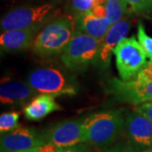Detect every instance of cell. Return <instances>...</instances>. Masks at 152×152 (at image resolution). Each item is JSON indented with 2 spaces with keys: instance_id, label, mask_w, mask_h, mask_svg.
<instances>
[{
  "instance_id": "6da1fadb",
  "label": "cell",
  "mask_w": 152,
  "mask_h": 152,
  "mask_svg": "<svg viewBox=\"0 0 152 152\" xmlns=\"http://www.w3.org/2000/svg\"><path fill=\"white\" fill-rule=\"evenodd\" d=\"M124 123L120 110L91 114L84 118V143L100 149L107 148L124 131Z\"/></svg>"
},
{
  "instance_id": "7a4b0ae2",
  "label": "cell",
  "mask_w": 152,
  "mask_h": 152,
  "mask_svg": "<svg viewBox=\"0 0 152 152\" xmlns=\"http://www.w3.org/2000/svg\"><path fill=\"white\" fill-rule=\"evenodd\" d=\"M75 31V22L71 17L58 18L37 35L32 42L33 50L43 56L63 53Z\"/></svg>"
},
{
  "instance_id": "3957f363",
  "label": "cell",
  "mask_w": 152,
  "mask_h": 152,
  "mask_svg": "<svg viewBox=\"0 0 152 152\" xmlns=\"http://www.w3.org/2000/svg\"><path fill=\"white\" fill-rule=\"evenodd\" d=\"M104 39H96L75 31L62 53L61 60L69 70L80 72L99 58Z\"/></svg>"
},
{
  "instance_id": "277c9868",
  "label": "cell",
  "mask_w": 152,
  "mask_h": 152,
  "mask_svg": "<svg viewBox=\"0 0 152 152\" xmlns=\"http://www.w3.org/2000/svg\"><path fill=\"white\" fill-rule=\"evenodd\" d=\"M27 83L37 93L54 96H74L77 93L76 85L62 71L54 68H42L32 71Z\"/></svg>"
},
{
  "instance_id": "5b68a950",
  "label": "cell",
  "mask_w": 152,
  "mask_h": 152,
  "mask_svg": "<svg viewBox=\"0 0 152 152\" xmlns=\"http://www.w3.org/2000/svg\"><path fill=\"white\" fill-rule=\"evenodd\" d=\"M113 54L120 78L129 80L144 69L147 63V56L134 36L124 38L115 48Z\"/></svg>"
},
{
  "instance_id": "8992f818",
  "label": "cell",
  "mask_w": 152,
  "mask_h": 152,
  "mask_svg": "<svg viewBox=\"0 0 152 152\" xmlns=\"http://www.w3.org/2000/svg\"><path fill=\"white\" fill-rule=\"evenodd\" d=\"M107 91L118 100L133 105L152 102V80L139 72L129 80L113 78L107 82Z\"/></svg>"
},
{
  "instance_id": "52a82bcc",
  "label": "cell",
  "mask_w": 152,
  "mask_h": 152,
  "mask_svg": "<svg viewBox=\"0 0 152 152\" xmlns=\"http://www.w3.org/2000/svg\"><path fill=\"white\" fill-rule=\"evenodd\" d=\"M53 6L45 4L31 7L18 8L9 12L1 20V30H23L40 28L47 20L53 15Z\"/></svg>"
},
{
  "instance_id": "ba28073f",
  "label": "cell",
  "mask_w": 152,
  "mask_h": 152,
  "mask_svg": "<svg viewBox=\"0 0 152 152\" xmlns=\"http://www.w3.org/2000/svg\"><path fill=\"white\" fill-rule=\"evenodd\" d=\"M84 118L64 120L42 132L46 143L60 148L74 146L84 143Z\"/></svg>"
},
{
  "instance_id": "9c48e42d",
  "label": "cell",
  "mask_w": 152,
  "mask_h": 152,
  "mask_svg": "<svg viewBox=\"0 0 152 152\" xmlns=\"http://www.w3.org/2000/svg\"><path fill=\"white\" fill-rule=\"evenodd\" d=\"M124 131L128 142L137 151L152 149V122L143 114L135 111L129 114Z\"/></svg>"
},
{
  "instance_id": "30bf717a",
  "label": "cell",
  "mask_w": 152,
  "mask_h": 152,
  "mask_svg": "<svg viewBox=\"0 0 152 152\" xmlns=\"http://www.w3.org/2000/svg\"><path fill=\"white\" fill-rule=\"evenodd\" d=\"M47 144L42 132L31 128H18L1 134V152H14L35 149Z\"/></svg>"
},
{
  "instance_id": "8fae6325",
  "label": "cell",
  "mask_w": 152,
  "mask_h": 152,
  "mask_svg": "<svg viewBox=\"0 0 152 152\" xmlns=\"http://www.w3.org/2000/svg\"><path fill=\"white\" fill-rule=\"evenodd\" d=\"M37 93L28 83L4 78L1 80L0 101L3 105L25 103Z\"/></svg>"
},
{
  "instance_id": "7c38bea8",
  "label": "cell",
  "mask_w": 152,
  "mask_h": 152,
  "mask_svg": "<svg viewBox=\"0 0 152 152\" xmlns=\"http://www.w3.org/2000/svg\"><path fill=\"white\" fill-rule=\"evenodd\" d=\"M130 24L128 19L123 18L121 20L112 25L104 38L103 45L100 53L99 59L102 61L104 68H107L111 63V56L115 48L122 40L128 36Z\"/></svg>"
},
{
  "instance_id": "4fadbf2b",
  "label": "cell",
  "mask_w": 152,
  "mask_h": 152,
  "mask_svg": "<svg viewBox=\"0 0 152 152\" xmlns=\"http://www.w3.org/2000/svg\"><path fill=\"white\" fill-rule=\"evenodd\" d=\"M39 28L5 31L0 37L1 50L8 53L21 52L30 48Z\"/></svg>"
},
{
  "instance_id": "5bb4252c",
  "label": "cell",
  "mask_w": 152,
  "mask_h": 152,
  "mask_svg": "<svg viewBox=\"0 0 152 152\" xmlns=\"http://www.w3.org/2000/svg\"><path fill=\"white\" fill-rule=\"evenodd\" d=\"M75 22L76 31L96 39H104L111 26L107 18L96 16L91 11L78 14Z\"/></svg>"
},
{
  "instance_id": "9a60e30c",
  "label": "cell",
  "mask_w": 152,
  "mask_h": 152,
  "mask_svg": "<svg viewBox=\"0 0 152 152\" xmlns=\"http://www.w3.org/2000/svg\"><path fill=\"white\" fill-rule=\"evenodd\" d=\"M55 101V96L48 94H41L33 98L24 108L26 118L30 121H40L48 114L61 110Z\"/></svg>"
},
{
  "instance_id": "2e32d148",
  "label": "cell",
  "mask_w": 152,
  "mask_h": 152,
  "mask_svg": "<svg viewBox=\"0 0 152 152\" xmlns=\"http://www.w3.org/2000/svg\"><path fill=\"white\" fill-rule=\"evenodd\" d=\"M105 7L107 10V20L112 25L123 19L124 14L127 12L121 0H106Z\"/></svg>"
},
{
  "instance_id": "e0dca14e",
  "label": "cell",
  "mask_w": 152,
  "mask_h": 152,
  "mask_svg": "<svg viewBox=\"0 0 152 152\" xmlns=\"http://www.w3.org/2000/svg\"><path fill=\"white\" fill-rule=\"evenodd\" d=\"M20 113L16 112L4 113L0 116V133L4 134L20 128Z\"/></svg>"
},
{
  "instance_id": "ac0fdd59",
  "label": "cell",
  "mask_w": 152,
  "mask_h": 152,
  "mask_svg": "<svg viewBox=\"0 0 152 152\" xmlns=\"http://www.w3.org/2000/svg\"><path fill=\"white\" fill-rule=\"evenodd\" d=\"M137 37H138V41L144 49L147 58L152 62V37L148 36L142 22H140L138 25Z\"/></svg>"
},
{
  "instance_id": "d6986e66",
  "label": "cell",
  "mask_w": 152,
  "mask_h": 152,
  "mask_svg": "<svg viewBox=\"0 0 152 152\" xmlns=\"http://www.w3.org/2000/svg\"><path fill=\"white\" fill-rule=\"evenodd\" d=\"M127 12L142 13L152 8V0H121Z\"/></svg>"
},
{
  "instance_id": "ffe728a7",
  "label": "cell",
  "mask_w": 152,
  "mask_h": 152,
  "mask_svg": "<svg viewBox=\"0 0 152 152\" xmlns=\"http://www.w3.org/2000/svg\"><path fill=\"white\" fill-rule=\"evenodd\" d=\"M95 0H72V6L74 10L80 13L91 10Z\"/></svg>"
},
{
  "instance_id": "44dd1931",
  "label": "cell",
  "mask_w": 152,
  "mask_h": 152,
  "mask_svg": "<svg viewBox=\"0 0 152 152\" xmlns=\"http://www.w3.org/2000/svg\"><path fill=\"white\" fill-rule=\"evenodd\" d=\"M102 152H137V151L131 145L129 142L128 143L119 142V143H117L116 145H114L113 146L106 149Z\"/></svg>"
},
{
  "instance_id": "7402d4cb",
  "label": "cell",
  "mask_w": 152,
  "mask_h": 152,
  "mask_svg": "<svg viewBox=\"0 0 152 152\" xmlns=\"http://www.w3.org/2000/svg\"><path fill=\"white\" fill-rule=\"evenodd\" d=\"M134 111L143 114L152 122V102H147L137 105L134 107Z\"/></svg>"
},
{
  "instance_id": "603a6c76",
  "label": "cell",
  "mask_w": 152,
  "mask_h": 152,
  "mask_svg": "<svg viewBox=\"0 0 152 152\" xmlns=\"http://www.w3.org/2000/svg\"><path fill=\"white\" fill-rule=\"evenodd\" d=\"M60 152H89V151L86 145H84L82 143H80V144L74 145V146L61 148Z\"/></svg>"
},
{
  "instance_id": "cb8c5ba5",
  "label": "cell",
  "mask_w": 152,
  "mask_h": 152,
  "mask_svg": "<svg viewBox=\"0 0 152 152\" xmlns=\"http://www.w3.org/2000/svg\"><path fill=\"white\" fill-rule=\"evenodd\" d=\"M61 148L55 145L47 143L42 146L37 147V152H60Z\"/></svg>"
},
{
  "instance_id": "d4e9b609",
  "label": "cell",
  "mask_w": 152,
  "mask_h": 152,
  "mask_svg": "<svg viewBox=\"0 0 152 152\" xmlns=\"http://www.w3.org/2000/svg\"><path fill=\"white\" fill-rule=\"evenodd\" d=\"M14 152H37V148H35V149H29V150H25V151H20Z\"/></svg>"
},
{
  "instance_id": "484cf974",
  "label": "cell",
  "mask_w": 152,
  "mask_h": 152,
  "mask_svg": "<svg viewBox=\"0 0 152 152\" xmlns=\"http://www.w3.org/2000/svg\"><path fill=\"white\" fill-rule=\"evenodd\" d=\"M137 152H152V149L145 150V151H137Z\"/></svg>"
}]
</instances>
